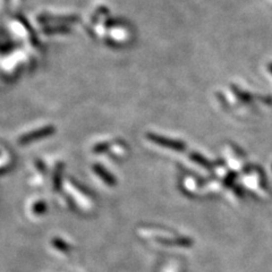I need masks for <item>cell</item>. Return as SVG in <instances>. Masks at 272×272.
I'll return each instance as SVG.
<instances>
[{
    "mask_svg": "<svg viewBox=\"0 0 272 272\" xmlns=\"http://www.w3.org/2000/svg\"><path fill=\"white\" fill-rule=\"evenodd\" d=\"M53 133V128L52 127H47L43 129H40V131L38 132H33L29 134V135H25L23 139H21V143H29V142H32L34 140L41 139V137H44L47 135H50V134Z\"/></svg>",
    "mask_w": 272,
    "mask_h": 272,
    "instance_id": "obj_1",
    "label": "cell"
},
{
    "mask_svg": "<svg viewBox=\"0 0 272 272\" xmlns=\"http://www.w3.org/2000/svg\"><path fill=\"white\" fill-rule=\"evenodd\" d=\"M149 139H151L153 142H155V143L164 145V147H169L174 149H183V147H181V144L179 143H176L174 141L162 139V137H158L156 135H149Z\"/></svg>",
    "mask_w": 272,
    "mask_h": 272,
    "instance_id": "obj_2",
    "label": "cell"
},
{
    "mask_svg": "<svg viewBox=\"0 0 272 272\" xmlns=\"http://www.w3.org/2000/svg\"><path fill=\"white\" fill-rule=\"evenodd\" d=\"M94 169L98 171V174H99V175H100V176H101V177H103V179H105V181H106L107 183H109V184H114V179H113V178H111V177H110V176H108V175H107V174H105V172H106V171H103V169H102V168L95 167V168H94Z\"/></svg>",
    "mask_w": 272,
    "mask_h": 272,
    "instance_id": "obj_3",
    "label": "cell"
}]
</instances>
